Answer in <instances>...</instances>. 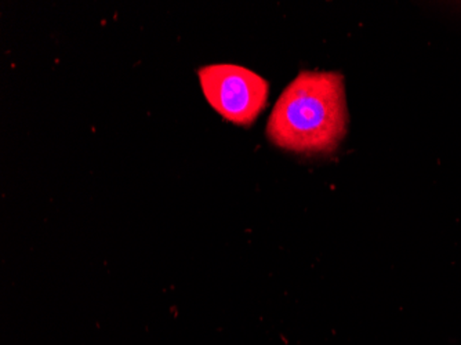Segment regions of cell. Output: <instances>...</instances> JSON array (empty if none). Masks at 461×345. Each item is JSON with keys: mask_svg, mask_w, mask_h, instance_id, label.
Wrapping results in <instances>:
<instances>
[{"mask_svg": "<svg viewBox=\"0 0 461 345\" xmlns=\"http://www.w3.org/2000/svg\"><path fill=\"white\" fill-rule=\"evenodd\" d=\"M347 126L343 77L303 71L276 101L267 136L276 147L297 154H328L346 137Z\"/></svg>", "mask_w": 461, "mask_h": 345, "instance_id": "6da1fadb", "label": "cell"}, {"mask_svg": "<svg viewBox=\"0 0 461 345\" xmlns=\"http://www.w3.org/2000/svg\"><path fill=\"white\" fill-rule=\"evenodd\" d=\"M207 103L232 123H255L268 100L269 86L264 77L245 67L213 64L198 69Z\"/></svg>", "mask_w": 461, "mask_h": 345, "instance_id": "7a4b0ae2", "label": "cell"}]
</instances>
